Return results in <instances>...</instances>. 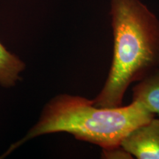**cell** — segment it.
<instances>
[{
  "label": "cell",
  "instance_id": "3957f363",
  "mask_svg": "<svg viewBox=\"0 0 159 159\" xmlns=\"http://www.w3.org/2000/svg\"><path fill=\"white\" fill-rule=\"evenodd\" d=\"M121 146L139 159H159V119L135 128L125 137Z\"/></svg>",
  "mask_w": 159,
  "mask_h": 159
},
{
  "label": "cell",
  "instance_id": "7a4b0ae2",
  "mask_svg": "<svg viewBox=\"0 0 159 159\" xmlns=\"http://www.w3.org/2000/svg\"><path fill=\"white\" fill-rule=\"evenodd\" d=\"M154 117L136 101L126 106L102 108L84 97L59 95L47 105L39 122L19 144L43 134L68 133L102 149L112 148L120 145L129 133Z\"/></svg>",
  "mask_w": 159,
  "mask_h": 159
},
{
  "label": "cell",
  "instance_id": "277c9868",
  "mask_svg": "<svg viewBox=\"0 0 159 159\" xmlns=\"http://www.w3.org/2000/svg\"><path fill=\"white\" fill-rule=\"evenodd\" d=\"M133 101L142 104L147 110L159 116V69L133 88Z\"/></svg>",
  "mask_w": 159,
  "mask_h": 159
},
{
  "label": "cell",
  "instance_id": "5b68a950",
  "mask_svg": "<svg viewBox=\"0 0 159 159\" xmlns=\"http://www.w3.org/2000/svg\"><path fill=\"white\" fill-rule=\"evenodd\" d=\"M24 69L22 61L9 52L0 42V84L5 87L13 85Z\"/></svg>",
  "mask_w": 159,
  "mask_h": 159
},
{
  "label": "cell",
  "instance_id": "6da1fadb",
  "mask_svg": "<svg viewBox=\"0 0 159 159\" xmlns=\"http://www.w3.org/2000/svg\"><path fill=\"white\" fill-rule=\"evenodd\" d=\"M114 52L108 77L94 104L122 105L129 85L159 69V19L140 0H111Z\"/></svg>",
  "mask_w": 159,
  "mask_h": 159
},
{
  "label": "cell",
  "instance_id": "8992f818",
  "mask_svg": "<svg viewBox=\"0 0 159 159\" xmlns=\"http://www.w3.org/2000/svg\"><path fill=\"white\" fill-rule=\"evenodd\" d=\"M102 158L107 159H129L133 158L134 157L120 144L119 146L102 149Z\"/></svg>",
  "mask_w": 159,
  "mask_h": 159
}]
</instances>
